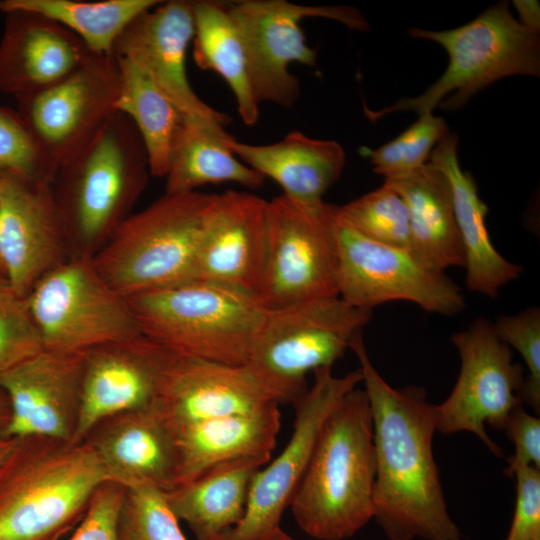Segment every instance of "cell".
<instances>
[{
    "mask_svg": "<svg viewBox=\"0 0 540 540\" xmlns=\"http://www.w3.org/2000/svg\"><path fill=\"white\" fill-rule=\"evenodd\" d=\"M359 362L373 427V519L389 540H462L434 460L433 405L422 387H391L373 366L362 331L350 347Z\"/></svg>",
    "mask_w": 540,
    "mask_h": 540,
    "instance_id": "cell-1",
    "label": "cell"
},
{
    "mask_svg": "<svg viewBox=\"0 0 540 540\" xmlns=\"http://www.w3.org/2000/svg\"><path fill=\"white\" fill-rule=\"evenodd\" d=\"M108 481L85 441L17 438L0 463V540H60Z\"/></svg>",
    "mask_w": 540,
    "mask_h": 540,
    "instance_id": "cell-2",
    "label": "cell"
},
{
    "mask_svg": "<svg viewBox=\"0 0 540 540\" xmlns=\"http://www.w3.org/2000/svg\"><path fill=\"white\" fill-rule=\"evenodd\" d=\"M375 461L367 395L355 388L326 419L290 509L318 540H344L373 519Z\"/></svg>",
    "mask_w": 540,
    "mask_h": 540,
    "instance_id": "cell-3",
    "label": "cell"
},
{
    "mask_svg": "<svg viewBox=\"0 0 540 540\" xmlns=\"http://www.w3.org/2000/svg\"><path fill=\"white\" fill-rule=\"evenodd\" d=\"M147 153L132 121L117 112L52 183L71 256L93 257L146 188Z\"/></svg>",
    "mask_w": 540,
    "mask_h": 540,
    "instance_id": "cell-4",
    "label": "cell"
},
{
    "mask_svg": "<svg viewBox=\"0 0 540 540\" xmlns=\"http://www.w3.org/2000/svg\"><path fill=\"white\" fill-rule=\"evenodd\" d=\"M143 335L182 355L246 365L267 308L256 293L192 279L127 298Z\"/></svg>",
    "mask_w": 540,
    "mask_h": 540,
    "instance_id": "cell-5",
    "label": "cell"
},
{
    "mask_svg": "<svg viewBox=\"0 0 540 540\" xmlns=\"http://www.w3.org/2000/svg\"><path fill=\"white\" fill-rule=\"evenodd\" d=\"M215 194H168L132 213L92 257L125 298L195 279L199 244Z\"/></svg>",
    "mask_w": 540,
    "mask_h": 540,
    "instance_id": "cell-6",
    "label": "cell"
},
{
    "mask_svg": "<svg viewBox=\"0 0 540 540\" xmlns=\"http://www.w3.org/2000/svg\"><path fill=\"white\" fill-rule=\"evenodd\" d=\"M408 34L440 44L449 61L444 73L421 95L402 98L378 111L366 109L375 121L390 113H432L463 107L493 82L515 75H540L539 34L525 29L510 13L507 2L486 9L470 22L444 31L410 28Z\"/></svg>",
    "mask_w": 540,
    "mask_h": 540,
    "instance_id": "cell-7",
    "label": "cell"
},
{
    "mask_svg": "<svg viewBox=\"0 0 540 540\" xmlns=\"http://www.w3.org/2000/svg\"><path fill=\"white\" fill-rule=\"evenodd\" d=\"M370 318L339 296L267 309L246 365L279 404H293L307 390V374L332 367Z\"/></svg>",
    "mask_w": 540,
    "mask_h": 540,
    "instance_id": "cell-8",
    "label": "cell"
},
{
    "mask_svg": "<svg viewBox=\"0 0 540 540\" xmlns=\"http://www.w3.org/2000/svg\"><path fill=\"white\" fill-rule=\"evenodd\" d=\"M25 300L45 350L84 353L142 334L127 298L103 280L92 257L70 256Z\"/></svg>",
    "mask_w": 540,
    "mask_h": 540,
    "instance_id": "cell-9",
    "label": "cell"
},
{
    "mask_svg": "<svg viewBox=\"0 0 540 540\" xmlns=\"http://www.w3.org/2000/svg\"><path fill=\"white\" fill-rule=\"evenodd\" d=\"M336 205L267 201L266 251L257 296L267 309L330 296L336 288Z\"/></svg>",
    "mask_w": 540,
    "mask_h": 540,
    "instance_id": "cell-10",
    "label": "cell"
},
{
    "mask_svg": "<svg viewBox=\"0 0 540 540\" xmlns=\"http://www.w3.org/2000/svg\"><path fill=\"white\" fill-rule=\"evenodd\" d=\"M336 288L348 304L370 310L390 301H409L422 309L454 315L465 306L460 288L409 249L369 239L335 215Z\"/></svg>",
    "mask_w": 540,
    "mask_h": 540,
    "instance_id": "cell-11",
    "label": "cell"
},
{
    "mask_svg": "<svg viewBox=\"0 0 540 540\" xmlns=\"http://www.w3.org/2000/svg\"><path fill=\"white\" fill-rule=\"evenodd\" d=\"M244 42L250 87L256 102L291 107L299 97L300 83L289 71L297 62L315 67L317 50L308 46L300 21L322 17L363 31L369 24L351 6L299 5L286 0H242L228 3Z\"/></svg>",
    "mask_w": 540,
    "mask_h": 540,
    "instance_id": "cell-12",
    "label": "cell"
},
{
    "mask_svg": "<svg viewBox=\"0 0 540 540\" xmlns=\"http://www.w3.org/2000/svg\"><path fill=\"white\" fill-rule=\"evenodd\" d=\"M452 341L461 369L447 399L433 406L436 430L474 433L495 456L502 457V448L489 437L485 424L504 430L512 410L523 405V368L512 362L509 346L484 319L454 334Z\"/></svg>",
    "mask_w": 540,
    "mask_h": 540,
    "instance_id": "cell-13",
    "label": "cell"
},
{
    "mask_svg": "<svg viewBox=\"0 0 540 540\" xmlns=\"http://www.w3.org/2000/svg\"><path fill=\"white\" fill-rule=\"evenodd\" d=\"M121 83L116 57L92 53L62 81L17 98V111L59 168L77 156L117 113Z\"/></svg>",
    "mask_w": 540,
    "mask_h": 540,
    "instance_id": "cell-14",
    "label": "cell"
},
{
    "mask_svg": "<svg viewBox=\"0 0 540 540\" xmlns=\"http://www.w3.org/2000/svg\"><path fill=\"white\" fill-rule=\"evenodd\" d=\"M313 374L310 389L293 403L295 417L287 444L274 460L257 472L242 520L221 540H256L280 526L326 419L362 382L359 368L340 377L333 375L332 367L317 369Z\"/></svg>",
    "mask_w": 540,
    "mask_h": 540,
    "instance_id": "cell-15",
    "label": "cell"
},
{
    "mask_svg": "<svg viewBox=\"0 0 540 540\" xmlns=\"http://www.w3.org/2000/svg\"><path fill=\"white\" fill-rule=\"evenodd\" d=\"M71 256L52 184L0 171V263L15 297Z\"/></svg>",
    "mask_w": 540,
    "mask_h": 540,
    "instance_id": "cell-16",
    "label": "cell"
},
{
    "mask_svg": "<svg viewBox=\"0 0 540 540\" xmlns=\"http://www.w3.org/2000/svg\"><path fill=\"white\" fill-rule=\"evenodd\" d=\"M175 352L140 334L84 352L81 404L73 442L101 421L154 403Z\"/></svg>",
    "mask_w": 540,
    "mask_h": 540,
    "instance_id": "cell-17",
    "label": "cell"
},
{
    "mask_svg": "<svg viewBox=\"0 0 540 540\" xmlns=\"http://www.w3.org/2000/svg\"><path fill=\"white\" fill-rule=\"evenodd\" d=\"M193 36L192 1H161L132 20L117 38L112 55L141 69L183 117L224 127L231 122L229 115L205 103L188 80L185 61Z\"/></svg>",
    "mask_w": 540,
    "mask_h": 540,
    "instance_id": "cell-18",
    "label": "cell"
},
{
    "mask_svg": "<svg viewBox=\"0 0 540 540\" xmlns=\"http://www.w3.org/2000/svg\"><path fill=\"white\" fill-rule=\"evenodd\" d=\"M84 353L42 349L0 377L10 417L0 436L73 441L81 404Z\"/></svg>",
    "mask_w": 540,
    "mask_h": 540,
    "instance_id": "cell-19",
    "label": "cell"
},
{
    "mask_svg": "<svg viewBox=\"0 0 540 540\" xmlns=\"http://www.w3.org/2000/svg\"><path fill=\"white\" fill-rule=\"evenodd\" d=\"M83 441L109 481L125 489L147 486L168 492L176 487L174 428L156 401L101 421Z\"/></svg>",
    "mask_w": 540,
    "mask_h": 540,
    "instance_id": "cell-20",
    "label": "cell"
},
{
    "mask_svg": "<svg viewBox=\"0 0 540 540\" xmlns=\"http://www.w3.org/2000/svg\"><path fill=\"white\" fill-rule=\"evenodd\" d=\"M266 208V200L249 192L215 194L204 222L195 279L257 294L266 251Z\"/></svg>",
    "mask_w": 540,
    "mask_h": 540,
    "instance_id": "cell-21",
    "label": "cell"
},
{
    "mask_svg": "<svg viewBox=\"0 0 540 540\" xmlns=\"http://www.w3.org/2000/svg\"><path fill=\"white\" fill-rule=\"evenodd\" d=\"M156 402L172 424L279 404L248 365H228L176 352Z\"/></svg>",
    "mask_w": 540,
    "mask_h": 540,
    "instance_id": "cell-22",
    "label": "cell"
},
{
    "mask_svg": "<svg viewBox=\"0 0 540 540\" xmlns=\"http://www.w3.org/2000/svg\"><path fill=\"white\" fill-rule=\"evenodd\" d=\"M5 14L0 39V92L16 99L62 81L92 54L83 41L46 16L26 10Z\"/></svg>",
    "mask_w": 540,
    "mask_h": 540,
    "instance_id": "cell-23",
    "label": "cell"
},
{
    "mask_svg": "<svg viewBox=\"0 0 540 540\" xmlns=\"http://www.w3.org/2000/svg\"><path fill=\"white\" fill-rule=\"evenodd\" d=\"M172 425L178 487L227 461L247 457L270 461L281 426V414L279 404H272L249 413Z\"/></svg>",
    "mask_w": 540,
    "mask_h": 540,
    "instance_id": "cell-24",
    "label": "cell"
},
{
    "mask_svg": "<svg viewBox=\"0 0 540 540\" xmlns=\"http://www.w3.org/2000/svg\"><path fill=\"white\" fill-rule=\"evenodd\" d=\"M227 146L244 164L279 184L284 196L307 207L324 201V193L339 179L346 161L338 142L313 139L299 131L264 145L231 136Z\"/></svg>",
    "mask_w": 540,
    "mask_h": 540,
    "instance_id": "cell-25",
    "label": "cell"
},
{
    "mask_svg": "<svg viewBox=\"0 0 540 540\" xmlns=\"http://www.w3.org/2000/svg\"><path fill=\"white\" fill-rule=\"evenodd\" d=\"M458 138L446 133L430 154V163L447 177L455 218L465 255L466 285L491 298L504 285L519 277L522 267L505 259L491 242L485 218L487 205L478 194L469 172H464L457 154Z\"/></svg>",
    "mask_w": 540,
    "mask_h": 540,
    "instance_id": "cell-26",
    "label": "cell"
},
{
    "mask_svg": "<svg viewBox=\"0 0 540 540\" xmlns=\"http://www.w3.org/2000/svg\"><path fill=\"white\" fill-rule=\"evenodd\" d=\"M269 460L239 458L218 464L196 479L164 492L179 521L195 540H221L242 520L250 487Z\"/></svg>",
    "mask_w": 540,
    "mask_h": 540,
    "instance_id": "cell-27",
    "label": "cell"
},
{
    "mask_svg": "<svg viewBox=\"0 0 540 540\" xmlns=\"http://www.w3.org/2000/svg\"><path fill=\"white\" fill-rule=\"evenodd\" d=\"M403 198L409 213V250L427 266L444 271L465 266L447 177L427 162L413 173L386 180Z\"/></svg>",
    "mask_w": 540,
    "mask_h": 540,
    "instance_id": "cell-28",
    "label": "cell"
},
{
    "mask_svg": "<svg viewBox=\"0 0 540 540\" xmlns=\"http://www.w3.org/2000/svg\"><path fill=\"white\" fill-rule=\"evenodd\" d=\"M224 127L182 117L173 136L165 175V193H186L206 184L236 183L256 189L265 177L244 164L227 146Z\"/></svg>",
    "mask_w": 540,
    "mask_h": 540,
    "instance_id": "cell-29",
    "label": "cell"
},
{
    "mask_svg": "<svg viewBox=\"0 0 540 540\" xmlns=\"http://www.w3.org/2000/svg\"><path fill=\"white\" fill-rule=\"evenodd\" d=\"M194 17L193 58L200 69L218 73L234 94L237 111L247 126L259 119L249 82L248 62L241 33L228 3L192 1Z\"/></svg>",
    "mask_w": 540,
    "mask_h": 540,
    "instance_id": "cell-30",
    "label": "cell"
},
{
    "mask_svg": "<svg viewBox=\"0 0 540 540\" xmlns=\"http://www.w3.org/2000/svg\"><path fill=\"white\" fill-rule=\"evenodd\" d=\"M158 0H0V12L26 10L46 16L79 37L94 54L112 55L124 29Z\"/></svg>",
    "mask_w": 540,
    "mask_h": 540,
    "instance_id": "cell-31",
    "label": "cell"
},
{
    "mask_svg": "<svg viewBox=\"0 0 540 540\" xmlns=\"http://www.w3.org/2000/svg\"><path fill=\"white\" fill-rule=\"evenodd\" d=\"M116 59L122 77L116 110L137 129L151 176L165 177L172 139L183 116L141 69L126 59Z\"/></svg>",
    "mask_w": 540,
    "mask_h": 540,
    "instance_id": "cell-32",
    "label": "cell"
},
{
    "mask_svg": "<svg viewBox=\"0 0 540 540\" xmlns=\"http://www.w3.org/2000/svg\"><path fill=\"white\" fill-rule=\"evenodd\" d=\"M338 209L351 226L369 239L409 249L408 209L403 198L390 185L383 183L378 189L338 206Z\"/></svg>",
    "mask_w": 540,
    "mask_h": 540,
    "instance_id": "cell-33",
    "label": "cell"
},
{
    "mask_svg": "<svg viewBox=\"0 0 540 540\" xmlns=\"http://www.w3.org/2000/svg\"><path fill=\"white\" fill-rule=\"evenodd\" d=\"M447 132L443 118L426 113L390 142L377 149L361 147L359 152L370 160L375 173L385 181L394 180L426 164L433 148Z\"/></svg>",
    "mask_w": 540,
    "mask_h": 540,
    "instance_id": "cell-34",
    "label": "cell"
},
{
    "mask_svg": "<svg viewBox=\"0 0 540 540\" xmlns=\"http://www.w3.org/2000/svg\"><path fill=\"white\" fill-rule=\"evenodd\" d=\"M118 540H187L164 492L147 486L125 489Z\"/></svg>",
    "mask_w": 540,
    "mask_h": 540,
    "instance_id": "cell-35",
    "label": "cell"
},
{
    "mask_svg": "<svg viewBox=\"0 0 540 540\" xmlns=\"http://www.w3.org/2000/svg\"><path fill=\"white\" fill-rule=\"evenodd\" d=\"M57 170L17 109L0 106V171L33 183L52 184Z\"/></svg>",
    "mask_w": 540,
    "mask_h": 540,
    "instance_id": "cell-36",
    "label": "cell"
},
{
    "mask_svg": "<svg viewBox=\"0 0 540 540\" xmlns=\"http://www.w3.org/2000/svg\"><path fill=\"white\" fill-rule=\"evenodd\" d=\"M497 337L514 347L522 356L528 375L522 399L540 412V310L529 308L515 315H503L492 324Z\"/></svg>",
    "mask_w": 540,
    "mask_h": 540,
    "instance_id": "cell-37",
    "label": "cell"
},
{
    "mask_svg": "<svg viewBox=\"0 0 540 540\" xmlns=\"http://www.w3.org/2000/svg\"><path fill=\"white\" fill-rule=\"evenodd\" d=\"M42 349L26 300L11 298L1 301L0 377Z\"/></svg>",
    "mask_w": 540,
    "mask_h": 540,
    "instance_id": "cell-38",
    "label": "cell"
},
{
    "mask_svg": "<svg viewBox=\"0 0 540 540\" xmlns=\"http://www.w3.org/2000/svg\"><path fill=\"white\" fill-rule=\"evenodd\" d=\"M125 488L115 482L103 483L67 540H118V519Z\"/></svg>",
    "mask_w": 540,
    "mask_h": 540,
    "instance_id": "cell-39",
    "label": "cell"
},
{
    "mask_svg": "<svg viewBox=\"0 0 540 540\" xmlns=\"http://www.w3.org/2000/svg\"><path fill=\"white\" fill-rule=\"evenodd\" d=\"M516 503L512 522L504 540H533L540 537V469H517Z\"/></svg>",
    "mask_w": 540,
    "mask_h": 540,
    "instance_id": "cell-40",
    "label": "cell"
},
{
    "mask_svg": "<svg viewBox=\"0 0 540 540\" xmlns=\"http://www.w3.org/2000/svg\"><path fill=\"white\" fill-rule=\"evenodd\" d=\"M504 431L513 441L515 452L508 460L504 474L512 477L523 466L540 469V419L518 405L510 413Z\"/></svg>",
    "mask_w": 540,
    "mask_h": 540,
    "instance_id": "cell-41",
    "label": "cell"
},
{
    "mask_svg": "<svg viewBox=\"0 0 540 540\" xmlns=\"http://www.w3.org/2000/svg\"><path fill=\"white\" fill-rule=\"evenodd\" d=\"M513 5L519 14L518 22L527 30L539 34L540 10L538 1L516 0Z\"/></svg>",
    "mask_w": 540,
    "mask_h": 540,
    "instance_id": "cell-42",
    "label": "cell"
},
{
    "mask_svg": "<svg viewBox=\"0 0 540 540\" xmlns=\"http://www.w3.org/2000/svg\"><path fill=\"white\" fill-rule=\"evenodd\" d=\"M10 417V403L7 394L0 388V428H2Z\"/></svg>",
    "mask_w": 540,
    "mask_h": 540,
    "instance_id": "cell-43",
    "label": "cell"
},
{
    "mask_svg": "<svg viewBox=\"0 0 540 540\" xmlns=\"http://www.w3.org/2000/svg\"><path fill=\"white\" fill-rule=\"evenodd\" d=\"M256 540H296L283 531L280 526L266 532Z\"/></svg>",
    "mask_w": 540,
    "mask_h": 540,
    "instance_id": "cell-44",
    "label": "cell"
},
{
    "mask_svg": "<svg viewBox=\"0 0 540 540\" xmlns=\"http://www.w3.org/2000/svg\"><path fill=\"white\" fill-rule=\"evenodd\" d=\"M11 298H17L14 296L7 278L0 274V302Z\"/></svg>",
    "mask_w": 540,
    "mask_h": 540,
    "instance_id": "cell-45",
    "label": "cell"
},
{
    "mask_svg": "<svg viewBox=\"0 0 540 540\" xmlns=\"http://www.w3.org/2000/svg\"><path fill=\"white\" fill-rule=\"evenodd\" d=\"M17 438L0 436V463L13 448Z\"/></svg>",
    "mask_w": 540,
    "mask_h": 540,
    "instance_id": "cell-46",
    "label": "cell"
},
{
    "mask_svg": "<svg viewBox=\"0 0 540 540\" xmlns=\"http://www.w3.org/2000/svg\"><path fill=\"white\" fill-rule=\"evenodd\" d=\"M0 274H3L5 276L1 263H0Z\"/></svg>",
    "mask_w": 540,
    "mask_h": 540,
    "instance_id": "cell-47",
    "label": "cell"
},
{
    "mask_svg": "<svg viewBox=\"0 0 540 540\" xmlns=\"http://www.w3.org/2000/svg\"><path fill=\"white\" fill-rule=\"evenodd\" d=\"M533 540H540V537H536V538H535V539H533Z\"/></svg>",
    "mask_w": 540,
    "mask_h": 540,
    "instance_id": "cell-48",
    "label": "cell"
}]
</instances>
